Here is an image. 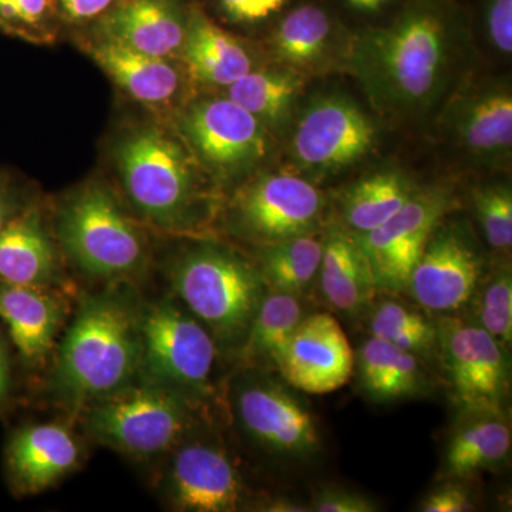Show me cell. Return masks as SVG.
Returning a JSON list of instances; mask_svg holds the SVG:
<instances>
[{
  "mask_svg": "<svg viewBox=\"0 0 512 512\" xmlns=\"http://www.w3.org/2000/svg\"><path fill=\"white\" fill-rule=\"evenodd\" d=\"M143 302L121 282L80 299L50 377L53 393L70 409L82 412L136 382Z\"/></svg>",
  "mask_w": 512,
  "mask_h": 512,
  "instance_id": "6da1fadb",
  "label": "cell"
},
{
  "mask_svg": "<svg viewBox=\"0 0 512 512\" xmlns=\"http://www.w3.org/2000/svg\"><path fill=\"white\" fill-rule=\"evenodd\" d=\"M439 13L416 8L389 28L357 40L352 66L367 92L389 109L427 106L439 94L450 62V39Z\"/></svg>",
  "mask_w": 512,
  "mask_h": 512,
  "instance_id": "7a4b0ae2",
  "label": "cell"
},
{
  "mask_svg": "<svg viewBox=\"0 0 512 512\" xmlns=\"http://www.w3.org/2000/svg\"><path fill=\"white\" fill-rule=\"evenodd\" d=\"M200 400L137 379L84 407L87 436L137 461L165 458L195 427Z\"/></svg>",
  "mask_w": 512,
  "mask_h": 512,
  "instance_id": "3957f363",
  "label": "cell"
},
{
  "mask_svg": "<svg viewBox=\"0 0 512 512\" xmlns=\"http://www.w3.org/2000/svg\"><path fill=\"white\" fill-rule=\"evenodd\" d=\"M174 298L200 320L218 348L244 342L259 303L268 289L258 269L229 249L195 248L170 272Z\"/></svg>",
  "mask_w": 512,
  "mask_h": 512,
  "instance_id": "277c9868",
  "label": "cell"
},
{
  "mask_svg": "<svg viewBox=\"0 0 512 512\" xmlns=\"http://www.w3.org/2000/svg\"><path fill=\"white\" fill-rule=\"evenodd\" d=\"M217 343L174 296L143 302L138 379L201 400L211 392Z\"/></svg>",
  "mask_w": 512,
  "mask_h": 512,
  "instance_id": "5b68a950",
  "label": "cell"
},
{
  "mask_svg": "<svg viewBox=\"0 0 512 512\" xmlns=\"http://www.w3.org/2000/svg\"><path fill=\"white\" fill-rule=\"evenodd\" d=\"M59 238L77 268L92 278L121 282L143 271L144 239L104 188H86L64 205Z\"/></svg>",
  "mask_w": 512,
  "mask_h": 512,
  "instance_id": "8992f818",
  "label": "cell"
},
{
  "mask_svg": "<svg viewBox=\"0 0 512 512\" xmlns=\"http://www.w3.org/2000/svg\"><path fill=\"white\" fill-rule=\"evenodd\" d=\"M119 161L128 197L141 214L164 228L187 221L192 178L173 141L157 131H141L124 141Z\"/></svg>",
  "mask_w": 512,
  "mask_h": 512,
  "instance_id": "52a82bcc",
  "label": "cell"
},
{
  "mask_svg": "<svg viewBox=\"0 0 512 512\" xmlns=\"http://www.w3.org/2000/svg\"><path fill=\"white\" fill-rule=\"evenodd\" d=\"M437 348L454 396L466 412L504 414L510 360L503 345L477 322L446 316L437 326Z\"/></svg>",
  "mask_w": 512,
  "mask_h": 512,
  "instance_id": "ba28073f",
  "label": "cell"
},
{
  "mask_svg": "<svg viewBox=\"0 0 512 512\" xmlns=\"http://www.w3.org/2000/svg\"><path fill=\"white\" fill-rule=\"evenodd\" d=\"M234 409L241 430L269 454L305 458L319 450V430L311 410L272 377H241L234 390Z\"/></svg>",
  "mask_w": 512,
  "mask_h": 512,
  "instance_id": "9c48e42d",
  "label": "cell"
},
{
  "mask_svg": "<svg viewBox=\"0 0 512 512\" xmlns=\"http://www.w3.org/2000/svg\"><path fill=\"white\" fill-rule=\"evenodd\" d=\"M165 457L161 494L174 510L232 512L245 504L247 485L224 448L188 436Z\"/></svg>",
  "mask_w": 512,
  "mask_h": 512,
  "instance_id": "30bf717a",
  "label": "cell"
},
{
  "mask_svg": "<svg viewBox=\"0 0 512 512\" xmlns=\"http://www.w3.org/2000/svg\"><path fill=\"white\" fill-rule=\"evenodd\" d=\"M453 207V197L446 191L414 192L389 221L366 234H355L372 266L379 291L407 288L427 239Z\"/></svg>",
  "mask_w": 512,
  "mask_h": 512,
  "instance_id": "8fae6325",
  "label": "cell"
},
{
  "mask_svg": "<svg viewBox=\"0 0 512 512\" xmlns=\"http://www.w3.org/2000/svg\"><path fill=\"white\" fill-rule=\"evenodd\" d=\"M355 357L338 320L329 313H315L302 319L274 367L296 390L328 394L349 382Z\"/></svg>",
  "mask_w": 512,
  "mask_h": 512,
  "instance_id": "7c38bea8",
  "label": "cell"
},
{
  "mask_svg": "<svg viewBox=\"0 0 512 512\" xmlns=\"http://www.w3.org/2000/svg\"><path fill=\"white\" fill-rule=\"evenodd\" d=\"M375 138V126L356 104L326 97L312 104L299 121L293 156L309 170H339L366 156Z\"/></svg>",
  "mask_w": 512,
  "mask_h": 512,
  "instance_id": "4fadbf2b",
  "label": "cell"
},
{
  "mask_svg": "<svg viewBox=\"0 0 512 512\" xmlns=\"http://www.w3.org/2000/svg\"><path fill=\"white\" fill-rule=\"evenodd\" d=\"M322 210L323 195L318 188L289 174L266 175L237 202L239 225L268 245L312 234Z\"/></svg>",
  "mask_w": 512,
  "mask_h": 512,
  "instance_id": "5bb4252c",
  "label": "cell"
},
{
  "mask_svg": "<svg viewBox=\"0 0 512 512\" xmlns=\"http://www.w3.org/2000/svg\"><path fill=\"white\" fill-rule=\"evenodd\" d=\"M483 264L460 231L434 229L410 274L407 289L423 308L454 312L463 308L481 282Z\"/></svg>",
  "mask_w": 512,
  "mask_h": 512,
  "instance_id": "9a60e30c",
  "label": "cell"
},
{
  "mask_svg": "<svg viewBox=\"0 0 512 512\" xmlns=\"http://www.w3.org/2000/svg\"><path fill=\"white\" fill-rule=\"evenodd\" d=\"M79 437L62 423L16 427L3 446V470L10 491L18 497L43 493L82 463Z\"/></svg>",
  "mask_w": 512,
  "mask_h": 512,
  "instance_id": "2e32d148",
  "label": "cell"
},
{
  "mask_svg": "<svg viewBox=\"0 0 512 512\" xmlns=\"http://www.w3.org/2000/svg\"><path fill=\"white\" fill-rule=\"evenodd\" d=\"M185 130L204 160L221 170L244 167L266 153L261 120L229 99L198 104L188 114Z\"/></svg>",
  "mask_w": 512,
  "mask_h": 512,
  "instance_id": "e0dca14e",
  "label": "cell"
},
{
  "mask_svg": "<svg viewBox=\"0 0 512 512\" xmlns=\"http://www.w3.org/2000/svg\"><path fill=\"white\" fill-rule=\"evenodd\" d=\"M56 291L0 282V322L26 369L45 362L66 319V303Z\"/></svg>",
  "mask_w": 512,
  "mask_h": 512,
  "instance_id": "ac0fdd59",
  "label": "cell"
},
{
  "mask_svg": "<svg viewBox=\"0 0 512 512\" xmlns=\"http://www.w3.org/2000/svg\"><path fill=\"white\" fill-rule=\"evenodd\" d=\"M318 279L326 303L348 318L365 313L379 291L356 235L340 227L330 228L323 241Z\"/></svg>",
  "mask_w": 512,
  "mask_h": 512,
  "instance_id": "d6986e66",
  "label": "cell"
},
{
  "mask_svg": "<svg viewBox=\"0 0 512 512\" xmlns=\"http://www.w3.org/2000/svg\"><path fill=\"white\" fill-rule=\"evenodd\" d=\"M0 282L55 289L62 285L55 247L32 208L0 232Z\"/></svg>",
  "mask_w": 512,
  "mask_h": 512,
  "instance_id": "ffe728a7",
  "label": "cell"
},
{
  "mask_svg": "<svg viewBox=\"0 0 512 512\" xmlns=\"http://www.w3.org/2000/svg\"><path fill=\"white\" fill-rule=\"evenodd\" d=\"M110 40L146 55L165 57L183 46L185 26L170 0H128L104 20Z\"/></svg>",
  "mask_w": 512,
  "mask_h": 512,
  "instance_id": "44dd1931",
  "label": "cell"
},
{
  "mask_svg": "<svg viewBox=\"0 0 512 512\" xmlns=\"http://www.w3.org/2000/svg\"><path fill=\"white\" fill-rule=\"evenodd\" d=\"M419 359L386 340L375 336L367 339L355 357L363 393L382 403L423 393L426 377Z\"/></svg>",
  "mask_w": 512,
  "mask_h": 512,
  "instance_id": "7402d4cb",
  "label": "cell"
},
{
  "mask_svg": "<svg viewBox=\"0 0 512 512\" xmlns=\"http://www.w3.org/2000/svg\"><path fill=\"white\" fill-rule=\"evenodd\" d=\"M470 414L474 419L454 431L444 454V473L451 480L497 467L511 451V429L504 414Z\"/></svg>",
  "mask_w": 512,
  "mask_h": 512,
  "instance_id": "603a6c76",
  "label": "cell"
},
{
  "mask_svg": "<svg viewBox=\"0 0 512 512\" xmlns=\"http://www.w3.org/2000/svg\"><path fill=\"white\" fill-rule=\"evenodd\" d=\"M96 62L134 99L161 103L177 92V70L163 57L146 55L131 47L107 40L93 47Z\"/></svg>",
  "mask_w": 512,
  "mask_h": 512,
  "instance_id": "cb8c5ba5",
  "label": "cell"
},
{
  "mask_svg": "<svg viewBox=\"0 0 512 512\" xmlns=\"http://www.w3.org/2000/svg\"><path fill=\"white\" fill-rule=\"evenodd\" d=\"M185 59L202 82L229 86L251 72L247 50L201 13H195L185 28Z\"/></svg>",
  "mask_w": 512,
  "mask_h": 512,
  "instance_id": "d4e9b609",
  "label": "cell"
},
{
  "mask_svg": "<svg viewBox=\"0 0 512 512\" xmlns=\"http://www.w3.org/2000/svg\"><path fill=\"white\" fill-rule=\"evenodd\" d=\"M303 318L305 313L299 296L266 291L239 346L238 359L249 367H274L276 357Z\"/></svg>",
  "mask_w": 512,
  "mask_h": 512,
  "instance_id": "484cf974",
  "label": "cell"
},
{
  "mask_svg": "<svg viewBox=\"0 0 512 512\" xmlns=\"http://www.w3.org/2000/svg\"><path fill=\"white\" fill-rule=\"evenodd\" d=\"M323 241L312 234L269 244L262 251L259 275L268 291L301 296L318 278Z\"/></svg>",
  "mask_w": 512,
  "mask_h": 512,
  "instance_id": "4316f807",
  "label": "cell"
},
{
  "mask_svg": "<svg viewBox=\"0 0 512 512\" xmlns=\"http://www.w3.org/2000/svg\"><path fill=\"white\" fill-rule=\"evenodd\" d=\"M414 195L403 175L380 173L350 188L343 198V218L356 235L379 228L402 210Z\"/></svg>",
  "mask_w": 512,
  "mask_h": 512,
  "instance_id": "83f0119b",
  "label": "cell"
},
{
  "mask_svg": "<svg viewBox=\"0 0 512 512\" xmlns=\"http://www.w3.org/2000/svg\"><path fill=\"white\" fill-rule=\"evenodd\" d=\"M461 143L483 154L510 150L512 144V97L495 90L477 97L461 113L457 123Z\"/></svg>",
  "mask_w": 512,
  "mask_h": 512,
  "instance_id": "f1b7e54d",
  "label": "cell"
},
{
  "mask_svg": "<svg viewBox=\"0 0 512 512\" xmlns=\"http://www.w3.org/2000/svg\"><path fill=\"white\" fill-rule=\"evenodd\" d=\"M299 89L289 74L248 72L229 84L228 99L259 120L278 121L288 113Z\"/></svg>",
  "mask_w": 512,
  "mask_h": 512,
  "instance_id": "f546056e",
  "label": "cell"
},
{
  "mask_svg": "<svg viewBox=\"0 0 512 512\" xmlns=\"http://www.w3.org/2000/svg\"><path fill=\"white\" fill-rule=\"evenodd\" d=\"M370 332L416 356L437 348V326L421 313L396 301H382L373 311Z\"/></svg>",
  "mask_w": 512,
  "mask_h": 512,
  "instance_id": "4dcf8cb0",
  "label": "cell"
},
{
  "mask_svg": "<svg viewBox=\"0 0 512 512\" xmlns=\"http://www.w3.org/2000/svg\"><path fill=\"white\" fill-rule=\"evenodd\" d=\"M328 15L316 6H302L289 13L275 33V50L291 64L315 62L328 42Z\"/></svg>",
  "mask_w": 512,
  "mask_h": 512,
  "instance_id": "1f68e13d",
  "label": "cell"
},
{
  "mask_svg": "<svg viewBox=\"0 0 512 512\" xmlns=\"http://www.w3.org/2000/svg\"><path fill=\"white\" fill-rule=\"evenodd\" d=\"M476 320L505 349L512 340V276L510 268L491 275L483 288L477 286Z\"/></svg>",
  "mask_w": 512,
  "mask_h": 512,
  "instance_id": "d6a6232c",
  "label": "cell"
},
{
  "mask_svg": "<svg viewBox=\"0 0 512 512\" xmlns=\"http://www.w3.org/2000/svg\"><path fill=\"white\" fill-rule=\"evenodd\" d=\"M474 207L491 248L507 251L512 245V194L507 185L474 191Z\"/></svg>",
  "mask_w": 512,
  "mask_h": 512,
  "instance_id": "836d02e7",
  "label": "cell"
},
{
  "mask_svg": "<svg viewBox=\"0 0 512 512\" xmlns=\"http://www.w3.org/2000/svg\"><path fill=\"white\" fill-rule=\"evenodd\" d=\"M312 511L316 512H375L379 505L365 495L342 488H323L315 495Z\"/></svg>",
  "mask_w": 512,
  "mask_h": 512,
  "instance_id": "e575fe53",
  "label": "cell"
},
{
  "mask_svg": "<svg viewBox=\"0 0 512 512\" xmlns=\"http://www.w3.org/2000/svg\"><path fill=\"white\" fill-rule=\"evenodd\" d=\"M474 504L466 487L453 481L440 485L421 501L419 511L423 512H466L473 511Z\"/></svg>",
  "mask_w": 512,
  "mask_h": 512,
  "instance_id": "d590c367",
  "label": "cell"
},
{
  "mask_svg": "<svg viewBox=\"0 0 512 512\" xmlns=\"http://www.w3.org/2000/svg\"><path fill=\"white\" fill-rule=\"evenodd\" d=\"M488 35L500 52H512V0H491L487 16Z\"/></svg>",
  "mask_w": 512,
  "mask_h": 512,
  "instance_id": "8d00e7d4",
  "label": "cell"
},
{
  "mask_svg": "<svg viewBox=\"0 0 512 512\" xmlns=\"http://www.w3.org/2000/svg\"><path fill=\"white\" fill-rule=\"evenodd\" d=\"M47 0H0V28L36 25L46 12Z\"/></svg>",
  "mask_w": 512,
  "mask_h": 512,
  "instance_id": "74e56055",
  "label": "cell"
},
{
  "mask_svg": "<svg viewBox=\"0 0 512 512\" xmlns=\"http://www.w3.org/2000/svg\"><path fill=\"white\" fill-rule=\"evenodd\" d=\"M285 0H221L231 18L256 22L271 16L282 8Z\"/></svg>",
  "mask_w": 512,
  "mask_h": 512,
  "instance_id": "f35d334b",
  "label": "cell"
},
{
  "mask_svg": "<svg viewBox=\"0 0 512 512\" xmlns=\"http://www.w3.org/2000/svg\"><path fill=\"white\" fill-rule=\"evenodd\" d=\"M15 375H13V349L5 329L0 328V414L6 412L13 399Z\"/></svg>",
  "mask_w": 512,
  "mask_h": 512,
  "instance_id": "ab89813d",
  "label": "cell"
},
{
  "mask_svg": "<svg viewBox=\"0 0 512 512\" xmlns=\"http://www.w3.org/2000/svg\"><path fill=\"white\" fill-rule=\"evenodd\" d=\"M26 210L28 207L23 205L12 183L5 175L0 174V232Z\"/></svg>",
  "mask_w": 512,
  "mask_h": 512,
  "instance_id": "60d3db41",
  "label": "cell"
},
{
  "mask_svg": "<svg viewBox=\"0 0 512 512\" xmlns=\"http://www.w3.org/2000/svg\"><path fill=\"white\" fill-rule=\"evenodd\" d=\"M114 0H62L64 10L73 19H89L104 12Z\"/></svg>",
  "mask_w": 512,
  "mask_h": 512,
  "instance_id": "b9f144b4",
  "label": "cell"
},
{
  "mask_svg": "<svg viewBox=\"0 0 512 512\" xmlns=\"http://www.w3.org/2000/svg\"><path fill=\"white\" fill-rule=\"evenodd\" d=\"M265 511H275V512H305L311 511L309 508L303 507L301 504L293 503V501H284V500H276L274 503L266 504Z\"/></svg>",
  "mask_w": 512,
  "mask_h": 512,
  "instance_id": "7bdbcfd3",
  "label": "cell"
},
{
  "mask_svg": "<svg viewBox=\"0 0 512 512\" xmlns=\"http://www.w3.org/2000/svg\"><path fill=\"white\" fill-rule=\"evenodd\" d=\"M384 0H363V6L362 9L372 10L379 8L380 5Z\"/></svg>",
  "mask_w": 512,
  "mask_h": 512,
  "instance_id": "ee69618b",
  "label": "cell"
},
{
  "mask_svg": "<svg viewBox=\"0 0 512 512\" xmlns=\"http://www.w3.org/2000/svg\"><path fill=\"white\" fill-rule=\"evenodd\" d=\"M350 5L355 6V8L362 9L363 0H349Z\"/></svg>",
  "mask_w": 512,
  "mask_h": 512,
  "instance_id": "f6af8a7d",
  "label": "cell"
}]
</instances>
